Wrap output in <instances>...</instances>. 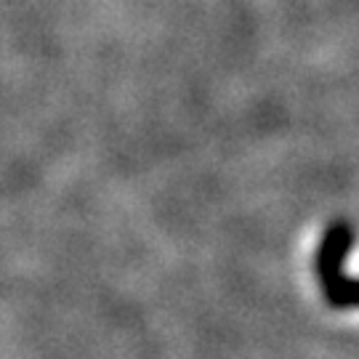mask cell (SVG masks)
Returning <instances> with one entry per match:
<instances>
[{"mask_svg": "<svg viewBox=\"0 0 359 359\" xmlns=\"http://www.w3.org/2000/svg\"><path fill=\"white\" fill-rule=\"evenodd\" d=\"M351 248V231L338 224L325 234L317 253V277H320L325 301L333 309L359 306V280L344 277V258Z\"/></svg>", "mask_w": 359, "mask_h": 359, "instance_id": "obj_1", "label": "cell"}]
</instances>
